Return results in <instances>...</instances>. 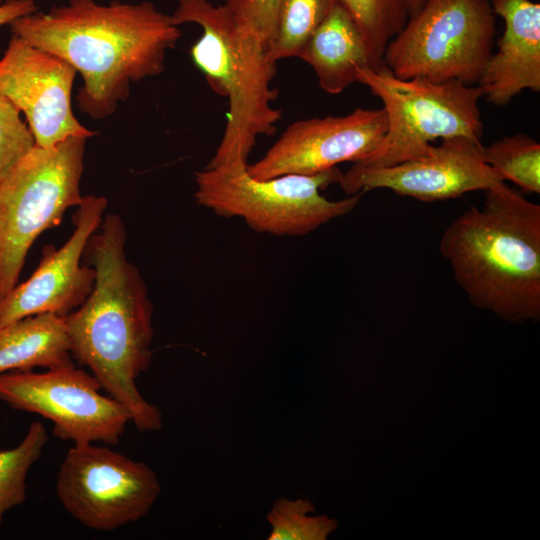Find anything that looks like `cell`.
I'll return each instance as SVG.
<instances>
[{"label":"cell","mask_w":540,"mask_h":540,"mask_svg":"<svg viewBox=\"0 0 540 540\" xmlns=\"http://www.w3.org/2000/svg\"><path fill=\"white\" fill-rule=\"evenodd\" d=\"M11 33L70 64L82 77L79 109L104 119L130 94V85L160 75L182 33L151 2L108 5L70 0L48 12L10 22Z\"/></svg>","instance_id":"cell-1"},{"label":"cell","mask_w":540,"mask_h":540,"mask_svg":"<svg viewBox=\"0 0 540 540\" xmlns=\"http://www.w3.org/2000/svg\"><path fill=\"white\" fill-rule=\"evenodd\" d=\"M98 230L83 253L96 272L94 287L65 317L71 355L129 410L140 432L159 431L162 413L136 385L152 361L153 304L139 269L126 256L127 231L121 217L106 214Z\"/></svg>","instance_id":"cell-2"},{"label":"cell","mask_w":540,"mask_h":540,"mask_svg":"<svg viewBox=\"0 0 540 540\" xmlns=\"http://www.w3.org/2000/svg\"><path fill=\"white\" fill-rule=\"evenodd\" d=\"M439 243L470 303L510 322L540 317V206L501 182L484 190Z\"/></svg>","instance_id":"cell-3"},{"label":"cell","mask_w":540,"mask_h":540,"mask_svg":"<svg viewBox=\"0 0 540 540\" xmlns=\"http://www.w3.org/2000/svg\"><path fill=\"white\" fill-rule=\"evenodd\" d=\"M171 19L177 26L201 27L202 34L190 49L191 59L213 92L228 100L222 138L204 168H246L258 138L274 135L282 118L281 110L272 105L279 94L271 87L276 63L262 40L224 3L179 0Z\"/></svg>","instance_id":"cell-4"},{"label":"cell","mask_w":540,"mask_h":540,"mask_svg":"<svg viewBox=\"0 0 540 540\" xmlns=\"http://www.w3.org/2000/svg\"><path fill=\"white\" fill-rule=\"evenodd\" d=\"M247 167L197 171V204L220 217L241 218L258 233L298 237L349 214L364 194L329 200L320 193L339 183L342 172L338 167L313 175L285 174L266 180L252 178Z\"/></svg>","instance_id":"cell-5"},{"label":"cell","mask_w":540,"mask_h":540,"mask_svg":"<svg viewBox=\"0 0 540 540\" xmlns=\"http://www.w3.org/2000/svg\"><path fill=\"white\" fill-rule=\"evenodd\" d=\"M87 139L35 145L0 180V299L18 284L40 234L61 224L65 212L81 203Z\"/></svg>","instance_id":"cell-6"},{"label":"cell","mask_w":540,"mask_h":540,"mask_svg":"<svg viewBox=\"0 0 540 540\" xmlns=\"http://www.w3.org/2000/svg\"><path fill=\"white\" fill-rule=\"evenodd\" d=\"M357 82L383 103L388 128L379 148L363 161L365 167H387L426 155L440 138L465 136L481 143L483 122L478 85L458 80L433 82L401 79L386 67L357 69Z\"/></svg>","instance_id":"cell-7"},{"label":"cell","mask_w":540,"mask_h":540,"mask_svg":"<svg viewBox=\"0 0 540 540\" xmlns=\"http://www.w3.org/2000/svg\"><path fill=\"white\" fill-rule=\"evenodd\" d=\"M496 33L488 0H426L386 46L383 64L401 79L479 82Z\"/></svg>","instance_id":"cell-8"},{"label":"cell","mask_w":540,"mask_h":540,"mask_svg":"<svg viewBox=\"0 0 540 540\" xmlns=\"http://www.w3.org/2000/svg\"><path fill=\"white\" fill-rule=\"evenodd\" d=\"M161 492L156 472L105 446L73 444L56 479V494L79 523L113 531L149 513Z\"/></svg>","instance_id":"cell-9"},{"label":"cell","mask_w":540,"mask_h":540,"mask_svg":"<svg viewBox=\"0 0 540 540\" xmlns=\"http://www.w3.org/2000/svg\"><path fill=\"white\" fill-rule=\"evenodd\" d=\"M101 390L99 381L76 365L0 375L2 401L50 420L53 434L73 444L116 445L131 422L129 410Z\"/></svg>","instance_id":"cell-10"},{"label":"cell","mask_w":540,"mask_h":540,"mask_svg":"<svg viewBox=\"0 0 540 540\" xmlns=\"http://www.w3.org/2000/svg\"><path fill=\"white\" fill-rule=\"evenodd\" d=\"M383 108H356L344 116L314 117L291 123L247 172L256 180L285 174L313 175L343 162L372 155L387 132Z\"/></svg>","instance_id":"cell-11"},{"label":"cell","mask_w":540,"mask_h":540,"mask_svg":"<svg viewBox=\"0 0 540 540\" xmlns=\"http://www.w3.org/2000/svg\"><path fill=\"white\" fill-rule=\"evenodd\" d=\"M76 73L63 59L12 34L0 59V92L23 112L37 146L96 134L72 111Z\"/></svg>","instance_id":"cell-12"},{"label":"cell","mask_w":540,"mask_h":540,"mask_svg":"<svg viewBox=\"0 0 540 540\" xmlns=\"http://www.w3.org/2000/svg\"><path fill=\"white\" fill-rule=\"evenodd\" d=\"M441 140L426 155L393 166L352 164L338 184L347 195L389 189L401 196L434 202L505 182L485 162L481 143L465 136Z\"/></svg>","instance_id":"cell-13"},{"label":"cell","mask_w":540,"mask_h":540,"mask_svg":"<svg viewBox=\"0 0 540 540\" xmlns=\"http://www.w3.org/2000/svg\"><path fill=\"white\" fill-rule=\"evenodd\" d=\"M107 208L103 196L86 195L73 214V232L59 248L47 245L33 274L0 299V327L28 316L53 313L63 317L91 293L96 272L82 265L90 236L98 230Z\"/></svg>","instance_id":"cell-14"},{"label":"cell","mask_w":540,"mask_h":540,"mask_svg":"<svg viewBox=\"0 0 540 540\" xmlns=\"http://www.w3.org/2000/svg\"><path fill=\"white\" fill-rule=\"evenodd\" d=\"M491 6L505 28L477 85L488 102L503 106L525 89L540 92V4L492 0Z\"/></svg>","instance_id":"cell-15"},{"label":"cell","mask_w":540,"mask_h":540,"mask_svg":"<svg viewBox=\"0 0 540 540\" xmlns=\"http://www.w3.org/2000/svg\"><path fill=\"white\" fill-rule=\"evenodd\" d=\"M298 58L312 67L320 88L331 95L357 82L358 68L374 69L361 32L337 0Z\"/></svg>","instance_id":"cell-16"},{"label":"cell","mask_w":540,"mask_h":540,"mask_svg":"<svg viewBox=\"0 0 540 540\" xmlns=\"http://www.w3.org/2000/svg\"><path fill=\"white\" fill-rule=\"evenodd\" d=\"M72 365L65 317L43 313L0 327V375Z\"/></svg>","instance_id":"cell-17"},{"label":"cell","mask_w":540,"mask_h":540,"mask_svg":"<svg viewBox=\"0 0 540 540\" xmlns=\"http://www.w3.org/2000/svg\"><path fill=\"white\" fill-rule=\"evenodd\" d=\"M357 25L374 69L382 67L389 41L409 19L408 0H337Z\"/></svg>","instance_id":"cell-18"},{"label":"cell","mask_w":540,"mask_h":540,"mask_svg":"<svg viewBox=\"0 0 540 540\" xmlns=\"http://www.w3.org/2000/svg\"><path fill=\"white\" fill-rule=\"evenodd\" d=\"M483 158L503 180L526 193H540V144L522 133L506 136L482 147Z\"/></svg>","instance_id":"cell-19"},{"label":"cell","mask_w":540,"mask_h":540,"mask_svg":"<svg viewBox=\"0 0 540 540\" xmlns=\"http://www.w3.org/2000/svg\"><path fill=\"white\" fill-rule=\"evenodd\" d=\"M47 441L46 428L34 421L19 445L0 451V527L4 515L24 503L27 475L41 457Z\"/></svg>","instance_id":"cell-20"},{"label":"cell","mask_w":540,"mask_h":540,"mask_svg":"<svg viewBox=\"0 0 540 540\" xmlns=\"http://www.w3.org/2000/svg\"><path fill=\"white\" fill-rule=\"evenodd\" d=\"M335 0H282L276 36L268 55L277 61L298 57L306 42L330 12Z\"/></svg>","instance_id":"cell-21"},{"label":"cell","mask_w":540,"mask_h":540,"mask_svg":"<svg viewBox=\"0 0 540 540\" xmlns=\"http://www.w3.org/2000/svg\"><path fill=\"white\" fill-rule=\"evenodd\" d=\"M315 511L306 498L279 497L267 514L272 528L268 540H325L337 528V521Z\"/></svg>","instance_id":"cell-22"},{"label":"cell","mask_w":540,"mask_h":540,"mask_svg":"<svg viewBox=\"0 0 540 540\" xmlns=\"http://www.w3.org/2000/svg\"><path fill=\"white\" fill-rule=\"evenodd\" d=\"M36 145L20 111L0 92V180Z\"/></svg>","instance_id":"cell-23"},{"label":"cell","mask_w":540,"mask_h":540,"mask_svg":"<svg viewBox=\"0 0 540 540\" xmlns=\"http://www.w3.org/2000/svg\"><path fill=\"white\" fill-rule=\"evenodd\" d=\"M282 0H225L235 18L267 46L274 42Z\"/></svg>","instance_id":"cell-24"},{"label":"cell","mask_w":540,"mask_h":540,"mask_svg":"<svg viewBox=\"0 0 540 540\" xmlns=\"http://www.w3.org/2000/svg\"><path fill=\"white\" fill-rule=\"evenodd\" d=\"M35 11L37 5L34 0H0V27Z\"/></svg>","instance_id":"cell-25"},{"label":"cell","mask_w":540,"mask_h":540,"mask_svg":"<svg viewBox=\"0 0 540 540\" xmlns=\"http://www.w3.org/2000/svg\"><path fill=\"white\" fill-rule=\"evenodd\" d=\"M425 2L426 0H408L409 17L416 14Z\"/></svg>","instance_id":"cell-26"}]
</instances>
